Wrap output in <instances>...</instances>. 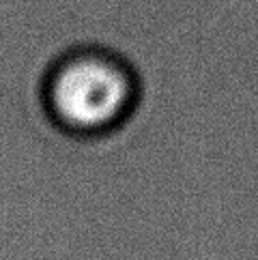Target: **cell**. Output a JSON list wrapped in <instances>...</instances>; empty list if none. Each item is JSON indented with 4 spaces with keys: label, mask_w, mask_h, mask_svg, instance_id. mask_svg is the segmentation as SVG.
I'll use <instances>...</instances> for the list:
<instances>
[{
    "label": "cell",
    "mask_w": 258,
    "mask_h": 260,
    "mask_svg": "<svg viewBox=\"0 0 258 260\" xmlns=\"http://www.w3.org/2000/svg\"><path fill=\"white\" fill-rule=\"evenodd\" d=\"M43 99L64 132L82 138L121 129L140 104V80L134 67L106 48H76L52 64Z\"/></svg>",
    "instance_id": "1"
}]
</instances>
